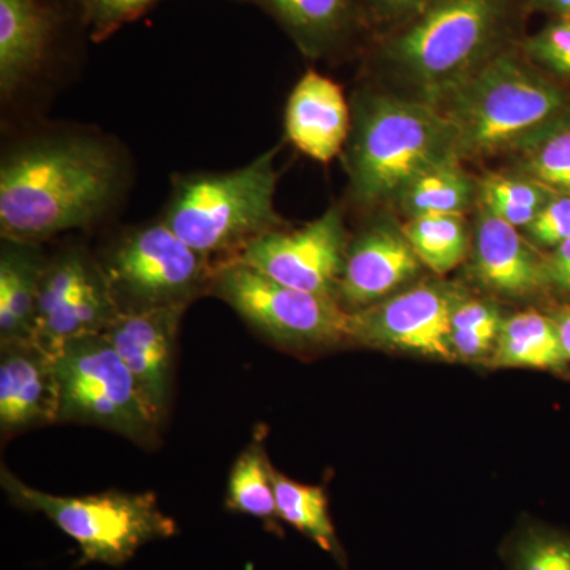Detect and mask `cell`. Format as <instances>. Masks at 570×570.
Returning <instances> with one entry per match:
<instances>
[{
	"label": "cell",
	"mask_w": 570,
	"mask_h": 570,
	"mask_svg": "<svg viewBox=\"0 0 570 570\" xmlns=\"http://www.w3.org/2000/svg\"><path fill=\"white\" fill-rule=\"evenodd\" d=\"M118 153L102 138L55 135L21 142L0 165L2 239L41 243L85 228L118 200Z\"/></svg>",
	"instance_id": "cell-1"
},
{
	"label": "cell",
	"mask_w": 570,
	"mask_h": 570,
	"mask_svg": "<svg viewBox=\"0 0 570 570\" xmlns=\"http://www.w3.org/2000/svg\"><path fill=\"white\" fill-rule=\"evenodd\" d=\"M450 157H460L455 129L438 105L392 96L356 100L346 167L360 205L396 202L412 179Z\"/></svg>",
	"instance_id": "cell-2"
},
{
	"label": "cell",
	"mask_w": 570,
	"mask_h": 570,
	"mask_svg": "<svg viewBox=\"0 0 570 570\" xmlns=\"http://www.w3.org/2000/svg\"><path fill=\"white\" fill-rule=\"evenodd\" d=\"M463 157L513 149L570 115V94L512 52L493 58L438 105Z\"/></svg>",
	"instance_id": "cell-3"
},
{
	"label": "cell",
	"mask_w": 570,
	"mask_h": 570,
	"mask_svg": "<svg viewBox=\"0 0 570 570\" xmlns=\"http://www.w3.org/2000/svg\"><path fill=\"white\" fill-rule=\"evenodd\" d=\"M275 157L272 149L236 170L176 178L164 223L206 257L235 258L258 236L283 228Z\"/></svg>",
	"instance_id": "cell-4"
},
{
	"label": "cell",
	"mask_w": 570,
	"mask_h": 570,
	"mask_svg": "<svg viewBox=\"0 0 570 570\" xmlns=\"http://www.w3.org/2000/svg\"><path fill=\"white\" fill-rule=\"evenodd\" d=\"M508 11L509 0H436L389 41L385 56L420 99L441 105L497 55Z\"/></svg>",
	"instance_id": "cell-5"
},
{
	"label": "cell",
	"mask_w": 570,
	"mask_h": 570,
	"mask_svg": "<svg viewBox=\"0 0 570 570\" xmlns=\"http://www.w3.org/2000/svg\"><path fill=\"white\" fill-rule=\"evenodd\" d=\"M0 482L17 508L41 513L75 540L81 564H126L146 543L174 538L178 531L153 493L56 497L26 485L7 468L0 471Z\"/></svg>",
	"instance_id": "cell-6"
},
{
	"label": "cell",
	"mask_w": 570,
	"mask_h": 570,
	"mask_svg": "<svg viewBox=\"0 0 570 570\" xmlns=\"http://www.w3.org/2000/svg\"><path fill=\"white\" fill-rule=\"evenodd\" d=\"M59 422L112 431L135 444H156L159 423L137 382L104 333L71 340L56 354Z\"/></svg>",
	"instance_id": "cell-7"
},
{
	"label": "cell",
	"mask_w": 570,
	"mask_h": 570,
	"mask_svg": "<svg viewBox=\"0 0 570 570\" xmlns=\"http://www.w3.org/2000/svg\"><path fill=\"white\" fill-rule=\"evenodd\" d=\"M119 314L189 306L209 292L216 266L164 220L119 236L100 261Z\"/></svg>",
	"instance_id": "cell-8"
},
{
	"label": "cell",
	"mask_w": 570,
	"mask_h": 570,
	"mask_svg": "<svg viewBox=\"0 0 570 570\" xmlns=\"http://www.w3.org/2000/svg\"><path fill=\"white\" fill-rule=\"evenodd\" d=\"M209 294L284 347L336 346L351 341V313L336 298L287 287L236 258L216 266Z\"/></svg>",
	"instance_id": "cell-9"
},
{
	"label": "cell",
	"mask_w": 570,
	"mask_h": 570,
	"mask_svg": "<svg viewBox=\"0 0 570 570\" xmlns=\"http://www.w3.org/2000/svg\"><path fill=\"white\" fill-rule=\"evenodd\" d=\"M118 317L100 261L81 247H67L48 258L32 343L56 356L71 340L107 332Z\"/></svg>",
	"instance_id": "cell-10"
},
{
	"label": "cell",
	"mask_w": 570,
	"mask_h": 570,
	"mask_svg": "<svg viewBox=\"0 0 570 570\" xmlns=\"http://www.w3.org/2000/svg\"><path fill=\"white\" fill-rule=\"evenodd\" d=\"M347 247L343 214L333 206L305 227L258 236L235 258L287 287L337 299Z\"/></svg>",
	"instance_id": "cell-11"
},
{
	"label": "cell",
	"mask_w": 570,
	"mask_h": 570,
	"mask_svg": "<svg viewBox=\"0 0 570 570\" xmlns=\"http://www.w3.org/2000/svg\"><path fill=\"white\" fill-rule=\"evenodd\" d=\"M463 294L448 283L415 285L351 313V341L452 362L450 317Z\"/></svg>",
	"instance_id": "cell-12"
},
{
	"label": "cell",
	"mask_w": 570,
	"mask_h": 570,
	"mask_svg": "<svg viewBox=\"0 0 570 570\" xmlns=\"http://www.w3.org/2000/svg\"><path fill=\"white\" fill-rule=\"evenodd\" d=\"M186 309V306H171L119 314L104 332L129 367L159 425L170 406L176 340Z\"/></svg>",
	"instance_id": "cell-13"
},
{
	"label": "cell",
	"mask_w": 570,
	"mask_h": 570,
	"mask_svg": "<svg viewBox=\"0 0 570 570\" xmlns=\"http://www.w3.org/2000/svg\"><path fill=\"white\" fill-rule=\"evenodd\" d=\"M420 266L422 262L409 245L403 228L389 223L371 225L347 247L337 302L343 307L365 309L417 276Z\"/></svg>",
	"instance_id": "cell-14"
},
{
	"label": "cell",
	"mask_w": 570,
	"mask_h": 570,
	"mask_svg": "<svg viewBox=\"0 0 570 570\" xmlns=\"http://www.w3.org/2000/svg\"><path fill=\"white\" fill-rule=\"evenodd\" d=\"M59 422L56 356L32 341L0 346L2 436Z\"/></svg>",
	"instance_id": "cell-15"
},
{
	"label": "cell",
	"mask_w": 570,
	"mask_h": 570,
	"mask_svg": "<svg viewBox=\"0 0 570 570\" xmlns=\"http://www.w3.org/2000/svg\"><path fill=\"white\" fill-rule=\"evenodd\" d=\"M472 275L480 285L509 298H523L549 287L546 255L519 228L480 206L472 243Z\"/></svg>",
	"instance_id": "cell-16"
},
{
	"label": "cell",
	"mask_w": 570,
	"mask_h": 570,
	"mask_svg": "<svg viewBox=\"0 0 570 570\" xmlns=\"http://www.w3.org/2000/svg\"><path fill=\"white\" fill-rule=\"evenodd\" d=\"M352 115L340 86L309 70L291 92L285 132L295 148L318 163H330L347 145Z\"/></svg>",
	"instance_id": "cell-17"
},
{
	"label": "cell",
	"mask_w": 570,
	"mask_h": 570,
	"mask_svg": "<svg viewBox=\"0 0 570 570\" xmlns=\"http://www.w3.org/2000/svg\"><path fill=\"white\" fill-rule=\"evenodd\" d=\"M52 21L43 0H0V92L10 99L43 62Z\"/></svg>",
	"instance_id": "cell-18"
},
{
	"label": "cell",
	"mask_w": 570,
	"mask_h": 570,
	"mask_svg": "<svg viewBox=\"0 0 570 570\" xmlns=\"http://www.w3.org/2000/svg\"><path fill=\"white\" fill-rule=\"evenodd\" d=\"M47 262L40 243L2 239L0 346L32 341L41 277Z\"/></svg>",
	"instance_id": "cell-19"
},
{
	"label": "cell",
	"mask_w": 570,
	"mask_h": 570,
	"mask_svg": "<svg viewBox=\"0 0 570 570\" xmlns=\"http://www.w3.org/2000/svg\"><path fill=\"white\" fill-rule=\"evenodd\" d=\"M569 362L553 318L530 309L504 317L489 365L560 371Z\"/></svg>",
	"instance_id": "cell-20"
},
{
	"label": "cell",
	"mask_w": 570,
	"mask_h": 570,
	"mask_svg": "<svg viewBox=\"0 0 570 570\" xmlns=\"http://www.w3.org/2000/svg\"><path fill=\"white\" fill-rule=\"evenodd\" d=\"M460 163V157H450L426 168L407 184L396 202L409 219L428 214L461 216L468 212L478 184L469 178Z\"/></svg>",
	"instance_id": "cell-21"
},
{
	"label": "cell",
	"mask_w": 570,
	"mask_h": 570,
	"mask_svg": "<svg viewBox=\"0 0 570 570\" xmlns=\"http://www.w3.org/2000/svg\"><path fill=\"white\" fill-rule=\"evenodd\" d=\"M275 489L279 520L313 540L318 549L332 554L341 566H346L343 547L330 517L325 490L295 482L281 472H275Z\"/></svg>",
	"instance_id": "cell-22"
},
{
	"label": "cell",
	"mask_w": 570,
	"mask_h": 570,
	"mask_svg": "<svg viewBox=\"0 0 570 570\" xmlns=\"http://www.w3.org/2000/svg\"><path fill=\"white\" fill-rule=\"evenodd\" d=\"M275 469L266 456L264 439L257 436L236 459L228 478L225 504L232 512L275 524L277 515Z\"/></svg>",
	"instance_id": "cell-23"
},
{
	"label": "cell",
	"mask_w": 570,
	"mask_h": 570,
	"mask_svg": "<svg viewBox=\"0 0 570 570\" xmlns=\"http://www.w3.org/2000/svg\"><path fill=\"white\" fill-rule=\"evenodd\" d=\"M283 22L307 55H318L347 24L352 0H258Z\"/></svg>",
	"instance_id": "cell-24"
},
{
	"label": "cell",
	"mask_w": 570,
	"mask_h": 570,
	"mask_svg": "<svg viewBox=\"0 0 570 570\" xmlns=\"http://www.w3.org/2000/svg\"><path fill=\"white\" fill-rule=\"evenodd\" d=\"M401 228L422 265L438 275L452 272L466 257L469 235L461 216L428 214L411 217Z\"/></svg>",
	"instance_id": "cell-25"
},
{
	"label": "cell",
	"mask_w": 570,
	"mask_h": 570,
	"mask_svg": "<svg viewBox=\"0 0 570 570\" xmlns=\"http://www.w3.org/2000/svg\"><path fill=\"white\" fill-rule=\"evenodd\" d=\"M502 322L504 317L494 303L461 295L450 317V348L453 360L489 363Z\"/></svg>",
	"instance_id": "cell-26"
},
{
	"label": "cell",
	"mask_w": 570,
	"mask_h": 570,
	"mask_svg": "<svg viewBox=\"0 0 570 570\" xmlns=\"http://www.w3.org/2000/svg\"><path fill=\"white\" fill-rule=\"evenodd\" d=\"M478 193L480 206L519 230L530 227L557 195L524 175H487L480 181Z\"/></svg>",
	"instance_id": "cell-27"
},
{
	"label": "cell",
	"mask_w": 570,
	"mask_h": 570,
	"mask_svg": "<svg viewBox=\"0 0 570 570\" xmlns=\"http://www.w3.org/2000/svg\"><path fill=\"white\" fill-rule=\"evenodd\" d=\"M519 168L554 194L570 195V115L515 149Z\"/></svg>",
	"instance_id": "cell-28"
},
{
	"label": "cell",
	"mask_w": 570,
	"mask_h": 570,
	"mask_svg": "<svg viewBox=\"0 0 570 570\" xmlns=\"http://www.w3.org/2000/svg\"><path fill=\"white\" fill-rule=\"evenodd\" d=\"M509 570H570L569 532L523 524L504 550Z\"/></svg>",
	"instance_id": "cell-29"
},
{
	"label": "cell",
	"mask_w": 570,
	"mask_h": 570,
	"mask_svg": "<svg viewBox=\"0 0 570 570\" xmlns=\"http://www.w3.org/2000/svg\"><path fill=\"white\" fill-rule=\"evenodd\" d=\"M523 50L531 61L570 80V20H551L524 40Z\"/></svg>",
	"instance_id": "cell-30"
},
{
	"label": "cell",
	"mask_w": 570,
	"mask_h": 570,
	"mask_svg": "<svg viewBox=\"0 0 570 570\" xmlns=\"http://www.w3.org/2000/svg\"><path fill=\"white\" fill-rule=\"evenodd\" d=\"M535 247L553 250L570 238V195L557 194L539 213L534 223L524 228Z\"/></svg>",
	"instance_id": "cell-31"
},
{
	"label": "cell",
	"mask_w": 570,
	"mask_h": 570,
	"mask_svg": "<svg viewBox=\"0 0 570 570\" xmlns=\"http://www.w3.org/2000/svg\"><path fill=\"white\" fill-rule=\"evenodd\" d=\"M157 0H80L86 17L97 33L115 31L116 28L140 17Z\"/></svg>",
	"instance_id": "cell-32"
},
{
	"label": "cell",
	"mask_w": 570,
	"mask_h": 570,
	"mask_svg": "<svg viewBox=\"0 0 570 570\" xmlns=\"http://www.w3.org/2000/svg\"><path fill=\"white\" fill-rule=\"evenodd\" d=\"M436 0H370L379 17L385 20H412Z\"/></svg>",
	"instance_id": "cell-33"
},
{
	"label": "cell",
	"mask_w": 570,
	"mask_h": 570,
	"mask_svg": "<svg viewBox=\"0 0 570 570\" xmlns=\"http://www.w3.org/2000/svg\"><path fill=\"white\" fill-rule=\"evenodd\" d=\"M547 283L570 291V238L546 255Z\"/></svg>",
	"instance_id": "cell-34"
},
{
	"label": "cell",
	"mask_w": 570,
	"mask_h": 570,
	"mask_svg": "<svg viewBox=\"0 0 570 570\" xmlns=\"http://www.w3.org/2000/svg\"><path fill=\"white\" fill-rule=\"evenodd\" d=\"M532 9L549 13L553 20H570V0H531Z\"/></svg>",
	"instance_id": "cell-35"
},
{
	"label": "cell",
	"mask_w": 570,
	"mask_h": 570,
	"mask_svg": "<svg viewBox=\"0 0 570 570\" xmlns=\"http://www.w3.org/2000/svg\"><path fill=\"white\" fill-rule=\"evenodd\" d=\"M554 324H557L558 333H560L562 347L570 360V307L558 311L553 316Z\"/></svg>",
	"instance_id": "cell-36"
}]
</instances>
